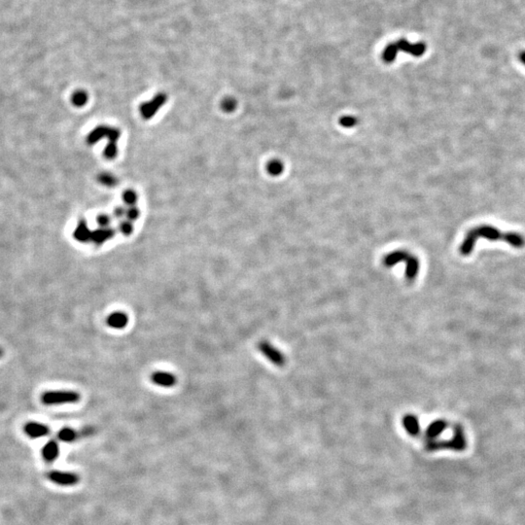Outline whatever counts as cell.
I'll return each mask as SVG.
<instances>
[{
	"mask_svg": "<svg viewBox=\"0 0 525 525\" xmlns=\"http://www.w3.org/2000/svg\"><path fill=\"white\" fill-rule=\"evenodd\" d=\"M98 221H99V224H100L101 226H102V227H104V226H106V225L108 224V222H109V219H108V217H107V216H104V215H102V216H100V217H99V219H98Z\"/></svg>",
	"mask_w": 525,
	"mask_h": 525,
	"instance_id": "44dd1931",
	"label": "cell"
},
{
	"mask_svg": "<svg viewBox=\"0 0 525 525\" xmlns=\"http://www.w3.org/2000/svg\"><path fill=\"white\" fill-rule=\"evenodd\" d=\"M58 437L62 442L70 443V442H73L77 438V434H76V432L73 429L63 428V429H61L58 432Z\"/></svg>",
	"mask_w": 525,
	"mask_h": 525,
	"instance_id": "9a60e30c",
	"label": "cell"
},
{
	"mask_svg": "<svg viewBox=\"0 0 525 525\" xmlns=\"http://www.w3.org/2000/svg\"><path fill=\"white\" fill-rule=\"evenodd\" d=\"M106 323L109 327L113 329H123L127 327L129 323V316L127 313L122 311H115L112 312L110 315H108Z\"/></svg>",
	"mask_w": 525,
	"mask_h": 525,
	"instance_id": "ba28073f",
	"label": "cell"
},
{
	"mask_svg": "<svg viewBox=\"0 0 525 525\" xmlns=\"http://www.w3.org/2000/svg\"><path fill=\"white\" fill-rule=\"evenodd\" d=\"M481 237L488 239L490 241L502 240V241L509 243L510 246L517 248V249H520L525 246V238L523 237V235H521L519 233H513V232L502 233L499 229H497L495 227L484 225V226L474 228L467 233L466 236H465L463 242L461 243V246L459 249L461 255H463V256L470 255L476 245V242Z\"/></svg>",
	"mask_w": 525,
	"mask_h": 525,
	"instance_id": "6da1fadb",
	"label": "cell"
},
{
	"mask_svg": "<svg viewBox=\"0 0 525 525\" xmlns=\"http://www.w3.org/2000/svg\"><path fill=\"white\" fill-rule=\"evenodd\" d=\"M101 182L106 185H112L113 178L107 174H103L101 176Z\"/></svg>",
	"mask_w": 525,
	"mask_h": 525,
	"instance_id": "d6986e66",
	"label": "cell"
},
{
	"mask_svg": "<svg viewBox=\"0 0 525 525\" xmlns=\"http://www.w3.org/2000/svg\"><path fill=\"white\" fill-rule=\"evenodd\" d=\"M71 102L75 106H84L88 102L87 93H85L84 91H76L72 95Z\"/></svg>",
	"mask_w": 525,
	"mask_h": 525,
	"instance_id": "5bb4252c",
	"label": "cell"
},
{
	"mask_svg": "<svg viewBox=\"0 0 525 525\" xmlns=\"http://www.w3.org/2000/svg\"><path fill=\"white\" fill-rule=\"evenodd\" d=\"M394 45L398 53L400 51H403L414 57H421L426 51V45L423 42L412 44L408 42L406 39H400L394 42Z\"/></svg>",
	"mask_w": 525,
	"mask_h": 525,
	"instance_id": "5b68a950",
	"label": "cell"
},
{
	"mask_svg": "<svg viewBox=\"0 0 525 525\" xmlns=\"http://www.w3.org/2000/svg\"><path fill=\"white\" fill-rule=\"evenodd\" d=\"M406 262L407 270H406V278L408 282H412L419 272V261L418 259L408 253V251H393L389 254H387L383 258V265L386 268H391L396 264L399 262Z\"/></svg>",
	"mask_w": 525,
	"mask_h": 525,
	"instance_id": "7a4b0ae2",
	"label": "cell"
},
{
	"mask_svg": "<svg viewBox=\"0 0 525 525\" xmlns=\"http://www.w3.org/2000/svg\"><path fill=\"white\" fill-rule=\"evenodd\" d=\"M74 237L78 241L86 242L92 238V233L88 228L87 224L85 221H80L79 224L76 227V230L74 232Z\"/></svg>",
	"mask_w": 525,
	"mask_h": 525,
	"instance_id": "7c38bea8",
	"label": "cell"
},
{
	"mask_svg": "<svg viewBox=\"0 0 525 525\" xmlns=\"http://www.w3.org/2000/svg\"><path fill=\"white\" fill-rule=\"evenodd\" d=\"M50 480L60 485H73L79 481V478L72 473L54 471L49 475Z\"/></svg>",
	"mask_w": 525,
	"mask_h": 525,
	"instance_id": "52a82bcc",
	"label": "cell"
},
{
	"mask_svg": "<svg viewBox=\"0 0 525 525\" xmlns=\"http://www.w3.org/2000/svg\"><path fill=\"white\" fill-rule=\"evenodd\" d=\"M43 456L46 461L48 462H52L54 461L55 459H57L58 457V444L54 441H51L49 442L43 449Z\"/></svg>",
	"mask_w": 525,
	"mask_h": 525,
	"instance_id": "4fadbf2b",
	"label": "cell"
},
{
	"mask_svg": "<svg viewBox=\"0 0 525 525\" xmlns=\"http://www.w3.org/2000/svg\"><path fill=\"white\" fill-rule=\"evenodd\" d=\"M111 236V233L110 231L108 230H98L94 233H92V238L96 243L98 244H101L102 242H104L107 238H109Z\"/></svg>",
	"mask_w": 525,
	"mask_h": 525,
	"instance_id": "2e32d148",
	"label": "cell"
},
{
	"mask_svg": "<svg viewBox=\"0 0 525 525\" xmlns=\"http://www.w3.org/2000/svg\"><path fill=\"white\" fill-rule=\"evenodd\" d=\"M80 400V395L75 391H48L45 392L41 397V401L44 405L53 406V405H63V404H73L77 403Z\"/></svg>",
	"mask_w": 525,
	"mask_h": 525,
	"instance_id": "3957f363",
	"label": "cell"
},
{
	"mask_svg": "<svg viewBox=\"0 0 525 525\" xmlns=\"http://www.w3.org/2000/svg\"><path fill=\"white\" fill-rule=\"evenodd\" d=\"M25 432L29 437L36 439L47 436L50 430L46 425L41 423L29 422L25 426Z\"/></svg>",
	"mask_w": 525,
	"mask_h": 525,
	"instance_id": "9c48e42d",
	"label": "cell"
},
{
	"mask_svg": "<svg viewBox=\"0 0 525 525\" xmlns=\"http://www.w3.org/2000/svg\"><path fill=\"white\" fill-rule=\"evenodd\" d=\"M1 355H2V350L0 348V356H1Z\"/></svg>",
	"mask_w": 525,
	"mask_h": 525,
	"instance_id": "603a6c76",
	"label": "cell"
},
{
	"mask_svg": "<svg viewBox=\"0 0 525 525\" xmlns=\"http://www.w3.org/2000/svg\"><path fill=\"white\" fill-rule=\"evenodd\" d=\"M339 124L344 128H352L357 124V120L352 116L342 117L339 120Z\"/></svg>",
	"mask_w": 525,
	"mask_h": 525,
	"instance_id": "ac0fdd59",
	"label": "cell"
},
{
	"mask_svg": "<svg viewBox=\"0 0 525 525\" xmlns=\"http://www.w3.org/2000/svg\"><path fill=\"white\" fill-rule=\"evenodd\" d=\"M447 428L448 423L445 420H437L431 423L426 430V436L429 439L428 441H433L435 438L439 437Z\"/></svg>",
	"mask_w": 525,
	"mask_h": 525,
	"instance_id": "8fae6325",
	"label": "cell"
},
{
	"mask_svg": "<svg viewBox=\"0 0 525 525\" xmlns=\"http://www.w3.org/2000/svg\"><path fill=\"white\" fill-rule=\"evenodd\" d=\"M258 347L262 355L269 361H271V363L276 365L277 367H283L284 365L286 364V358L283 355V353L277 349V347H275L269 341L262 340L259 343Z\"/></svg>",
	"mask_w": 525,
	"mask_h": 525,
	"instance_id": "277c9868",
	"label": "cell"
},
{
	"mask_svg": "<svg viewBox=\"0 0 525 525\" xmlns=\"http://www.w3.org/2000/svg\"><path fill=\"white\" fill-rule=\"evenodd\" d=\"M223 106H224L225 110L231 111V110H233V107H234V102L232 101V100H226L225 102L223 103Z\"/></svg>",
	"mask_w": 525,
	"mask_h": 525,
	"instance_id": "ffe728a7",
	"label": "cell"
},
{
	"mask_svg": "<svg viewBox=\"0 0 525 525\" xmlns=\"http://www.w3.org/2000/svg\"><path fill=\"white\" fill-rule=\"evenodd\" d=\"M518 58H519V59H520V61H521V62H522V63H523V64H524L525 65V52H522V53H520V54H519V56H518Z\"/></svg>",
	"mask_w": 525,
	"mask_h": 525,
	"instance_id": "7402d4cb",
	"label": "cell"
},
{
	"mask_svg": "<svg viewBox=\"0 0 525 525\" xmlns=\"http://www.w3.org/2000/svg\"><path fill=\"white\" fill-rule=\"evenodd\" d=\"M403 426L404 428L406 429V431L408 432V434L410 436H417L420 432V426H419V422H418V419L416 418L415 415H412V414H407L403 417Z\"/></svg>",
	"mask_w": 525,
	"mask_h": 525,
	"instance_id": "30bf717a",
	"label": "cell"
},
{
	"mask_svg": "<svg viewBox=\"0 0 525 525\" xmlns=\"http://www.w3.org/2000/svg\"><path fill=\"white\" fill-rule=\"evenodd\" d=\"M151 380L154 384L160 386V387H164V388L172 387L176 384V377L173 374H170L167 372L153 373L151 376Z\"/></svg>",
	"mask_w": 525,
	"mask_h": 525,
	"instance_id": "8992f818",
	"label": "cell"
},
{
	"mask_svg": "<svg viewBox=\"0 0 525 525\" xmlns=\"http://www.w3.org/2000/svg\"><path fill=\"white\" fill-rule=\"evenodd\" d=\"M268 170L271 174L278 175L283 171V164L279 160H273L268 165Z\"/></svg>",
	"mask_w": 525,
	"mask_h": 525,
	"instance_id": "e0dca14e",
	"label": "cell"
}]
</instances>
